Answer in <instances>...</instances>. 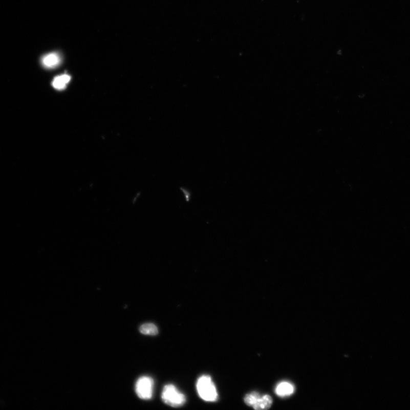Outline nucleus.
I'll list each match as a JSON object with an SVG mask.
<instances>
[{"mask_svg":"<svg viewBox=\"0 0 410 410\" xmlns=\"http://www.w3.org/2000/svg\"><path fill=\"white\" fill-rule=\"evenodd\" d=\"M197 390L200 397L206 402H215L218 394L215 384L209 376H202L197 381Z\"/></svg>","mask_w":410,"mask_h":410,"instance_id":"nucleus-1","label":"nucleus"},{"mask_svg":"<svg viewBox=\"0 0 410 410\" xmlns=\"http://www.w3.org/2000/svg\"><path fill=\"white\" fill-rule=\"evenodd\" d=\"M163 401L168 406L179 407L186 402L185 395L181 393L174 384H169L165 386L161 396Z\"/></svg>","mask_w":410,"mask_h":410,"instance_id":"nucleus-2","label":"nucleus"},{"mask_svg":"<svg viewBox=\"0 0 410 410\" xmlns=\"http://www.w3.org/2000/svg\"><path fill=\"white\" fill-rule=\"evenodd\" d=\"M154 382L149 377H142L136 384V393L141 399L149 400L153 397Z\"/></svg>","mask_w":410,"mask_h":410,"instance_id":"nucleus-3","label":"nucleus"},{"mask_svg":"<svg viewBox=\"0 0 410 410\" xmlns=\"http://www.w3.org/2000/svg\"><path fill=\"white\" fill-rule=\"evenodd\" d=\"M60 57L59 55L52 53L45 55L42 59V64L44 67L47 69H53L58 67L60 63Z\"/></svg>","mask_w":410,"mask_h":410,"instance_id":"nucleus-4","label":"nucleus"},{"mask_svg":"<svg viewBox=\"0 0 410 410\" xmlns=\"http://www.w3.org/2000/svg\"><path fill=\"white\" fill-rule=\"evenodd\" d=\"M293 384L287 382H281L277 386L275 392L277 396L282 397L290 396L294 392Z\"/></svg>","mask_w":410,"mask_h":410,"instance_id":"nucleus-5","label":"nucleus"},{"mask_svg":"<svg viewBox=\"0 0 410 410\" xmlns=\"http://www.w3.org/2000/svg\"><path fill=\"white\" fill-rule=\"evenodd\" d=\"M272 404V399L268 395L261 396L252 407L256 410H266L269 409Z\"/></svg>","mask_w":410,"mask_h":410,"instance_id":"nucleus-6","label":"nucleus"},{"mask_svg":"<svg viewBox=\"0 0 410 410\" xmlns=\"http://www.w3.org/2000/svg\"><path fill=\"white\" fill-rule=\"evenodd\" d=\"M70 79V76L67 74L58 76V77L54 79L52 85L54 89L58 90H62L67 88Z\"/></svg>","mask_w":410,"mask_h":410,"instance_id":"nucleus-7","label":"nucleus"},{"mask_svg":"<svg viewBox=\"0 0 410 410\" xmlns=\"http://www.w3.org/2000/svg\"><path fill=\"white\" fill-rule=\"evenodd\" d=\"M141 333L145 335L156 336L158 335L159 331L157 327L152 323H145L140 328Z\"/></svg>","mask_w":410,"mask_h":410,"instance_id":"nucleus-8","label":"nucleus"},{"mask_svg":"<svg viewBox=\"0 0 410 410\" xmlns=\"http://www.w3.org/2000/svg\"><path fill=\"white\" fill-rule=\"evenodd\" d=\"M261 397V396L259 393L254 392L247 394L244 401L247 406L253 407Z\"/></svg>","mask_w":410,"mask_h":410,"instance_id":"nucleus-9","label":"nucleus"},{"mask_svg":"<svg viewBox=\"0 0 410 410\" xmlns=\"http://www.w3.org/2000/svg\"><path fill=\"white\" fill-rule=\"evenodd\" d=\"M180 189L182 191V192H183V193H184V194L185 195V197L186 202H189L190 201V199H191V193H190V191H189L188 189L184 188H181Z\"/></svg>","mask_w":410,"mask_h":410,"instance_id":"nucleus-10","label":"nucleus"}]
</instances>
